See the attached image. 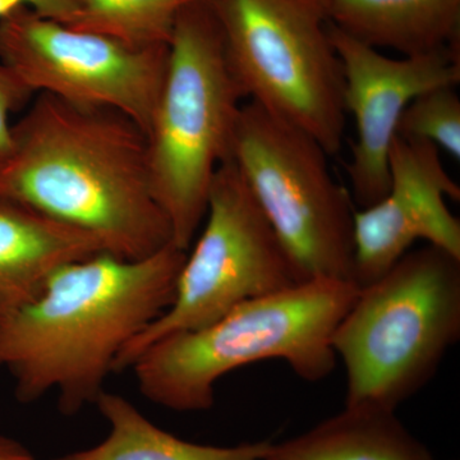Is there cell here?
<instances>
[{
	"instance_id": "1",
	"label": "cell",
	"mask_w": 460,
	"mask_h": 460,
	"mask_svg": "<svg viewBox=\"0 0 460 460\" xmlns=\"http://www.w3.org/2000/svg\"><path fill=\"white\" fill-rule=\"evenodd\" d=\"M0 195L83 230L122 259H142L172 243L151 190L146 135L114 109L36 93L12 126Z\"/></svg>"
},
{
	"instance_id": "2",
	"label": "cell",
	"mask_w": 460,
	"mask_h": 460,
	"mask_svg": "<svg viewBox=\"0 0 460 460\" xmlns=\"http://www.w3.org/2000/svg\"><path fill=\"white\" fill-rule=\"evenodd\" d=\"M186 253L169 243L142 259L75 260L0 319V368L18 401L57 393L63 414L95 404L120 352L172 304Z\"/></svg>"
},
{
	"instance_id": "3",
	"label": "cell",
	"mask_w": 460,
	"mask_h": 460,
	"mask_svg": "<svg viewBox=\"0 0 460 460\" xmlns=\"http://www.w3.org/2000/svg\"><path fill=\"white\" fill-rule=\"evenodd\" d=\"M358 292L353 281H302L244 302L204 328L160 339L129 370L145 398L177 411L210 410L220 378L265 359H283L310 383L323 380L337 365L332 334Z\"/></svg>"
},
{
	"instance_id": "4",
	"label": "cell",
	"mask_w": 460,
	"mask_h": 460,
	"mask_svg": "<svg viewBox=\"0 0 460 460\" xmlns=\"http://www.w3.org/2000/svg\"><path fill=\"white\" fill-rule=\"evenodd\" d=\"M164 81L146 129L151 190L189 251L205 219L211 184L228 159L246 99L210 0L183 9L168 44Z\"/></svg>"
},
{
	"instance_id": "5",
	"label": "cell",
	"mask_w": 460,
	"mask_h": 460,
	"mask_svg": "<svg viewBox=\"0 0 460 460\" xmlns=\"http://www.w3.org/2000/svg\"><path fill=\"white\" fill-rule=\"evenodd\" d=\"M460 338V259L426 244L359 288L332 347L347 371L345 405L394 411L435 376Z\"/></svg>"
},
{
	"instance_id": "6",
	"label": "cell",
	"mask_w": 460,
	"mask_h": 460,
	"mask_svg": "<svg viewBox=\"0 0 460 460\" xmlns=\"http://www.w3.org/2000/svg\"><path fill=\"white\" fill-rule=\"evenodd\" d=\"M246 99L314 138L329 156L347 124L344 78L319 0H210Z\"/></svg>"
},
{
	"instance_id": "7",
	"label": "cell",
	"mask_w": 460,
	"mask_h": 460,
	"mask_svg": "<svg viewBox=\"0 0 460 460\" xmlns=\"http://www.w3.org/2000/svg\"><path fill=\"white\" fill-rule=\"evenodd\" d=\"M328 156L293 124L256 102L242 105L228 159L296 270L305 280L353 281L357 208L332 178Z\"/></svg>"
},
{
	"instance_id": "8",
	"label": "cell",
	"mask_w": 460,
	"mask_h": 460,
	"mask_svg": "<svg viewBox=\"0 0 460 460\" xmlns=\"http://www.w3.org/2000/svg\"><path fill=\"white\" fill-rule=\"evenodd\" d=\"M202 224L172 304L127 344L115 371L129 370L160 339L204 328L244 302L305 281L232 160L215 172Z\"/></svg>"
},
{
	"instance_id": "9",
	"label": "cell",
	"mask_w": 460,
	"mask_h": 460,
	"mask_svg": "<svg viewBox=\"0 0 460 460\" xmlns=\"http://www.w3.org/2000/svg\"><path fill=\"white\" fill-rule=\"evenodd\" d=\"M168 45L136 48L42 17L22 7L0 20V62L35 93L72 104L108 108L135 120L146 135Z\"/></svg>"
},
{
	"instance_id": "10",
	"label": "cell",
	"mask_w": 460,
	"mask_h": 460,
	"mask_svg": "<svg viewBox=\"0 0 460 460\" xmlns=\"http://www.w3.org/2000/svg\"><path fill=\"white\" fill-rule=\"evenodd\" d=\"M341 59L344 104L357 140L347 165L354 205L370 208L390 186L389 154L399 120L420 93L460 81V44L394 59L329 23Z\"/></svg>"
},
{
	"instance_id": "11",
	"label": "cell",
	"mask_w": 460,
	"mask_h": 460,
	"mask_svg": "<svg viewBox=\"0 0 460 460\" xmlns=\"http://www.w3.org/2000/svg\"><path fill=\"white\" fill-rule=\"evenodd\" d=\"M389 190L354 214L353 281L368 286L426 241L460 259V222L447 199H460L438 148L428 141L396 137L389 154Z\"/></svg>"
},
{
	"instance_id": "12",
	"label": "cell",
	"mask_w": 460,
	"mask_h": 460,
	"mask_svg": "<svg viewBox=\"0 0 460 460\" xmlns=\"http://www.w3.org/2000/svg\"><path fill=\"white\" fill-rule=\"evenodd\" d=\"M99 252L93 235L0 195V319L38 296L58 269Z\"/></svg>"
},
{
	"instance_id": "13",
	"label": "cell",
	"mask_w": 460,
	"mask_h": 460,
	"mask_svg": "<svg viewBox=\"0 0 460 460\" xmlns=\"http://www.w3.org/2000/svg\"><path fill=\"white\" fill-rule=\"evenodd\" d=\"M329 23L370 47L402 54L460 44V0H319Z\"/></svg>"
},
{
	"instance_id": "14",
	"label": "cell",
	"mask_w": 460,
	"mask_h": 460,
	"mask_svg": "<svg viewBox=\"0 0 460 460\" xmlns=\"http://www.w3.org/2000/svg\"><path fill=\"white\" fill-rule=\"evenodd\" d=\"M262 460H438L396 416L367 405L348 407L283 443L269 441Z\"/></svg>"
},
{
	"instance_id": "15",
	"label": "cell",
	"mask_w": 460,
	"mask_h": 460,
	"mask_svg": "<svg viewBox=\"0 0 460 460\" xmlns=\"http://www.w3.org/2000/svg\"><path fill=\"white\" fill-rule=\"evenodd\" d=\"M96 407L109 423V434L89 449L56 460H262L269 441L235 447L190 443L157 428L128 399L107 390Z\"/></svg>"
},
{
	"instance_id": "16",
	"label": "cell",
	"mask_w": 460,
	"mask_h": 460,
	"mask_svg": "<svg viewBox=\"0 0 460 460\" xmlns=\"http://www.w3.org/2000/svg\"><path fill=\"white\" fill-rule=\"evenodd\" d=\"M205 0H83L72 27L111 36L136 48L168 45L184 8Z\"/></svg>"
},
{
	"instance_id": "17",
	"label": "cell",
	"mask_w": 460,
	"mask_h": 460,
	"mask_svg": "<svg viewBox=\"0 0 460 460\" xmlns=\"http://www.w3.org/2000/svg\"><path fill=\"white\" fill-rule=\"evenodd\" d=\"M396 136L428 141L460 160V99L456 86L438 87L417 96L398 124Z\"/></svg>"
},
{
	"instance_id": "18",
	"label": "cell",
	"mask_w": 460,
	"mask_h": 460,
	"mask_svg": "<svg viewBox=\"0 0 460 460\" xmlns=\"http://www.w3.org/2000/svg\"><path fill=\"white\" fill-rule=\"evenodd\" d=\"M35 95L9 66L0 62V166L11 151V115L26 108Z\"/></svg>"
},
{
	"instance_id": "19",
	"label": "cell",
	"mask_w": 460,
	"mask_h": 460,
	"mask_svg": "<svg viewBox=\"0 0 460 460\" xmlns=\"http://www.w3.org/2000/svg\"><path fill=\"white\" fill-rule=\"evenodd\" d=\"M22 7L32 9L42 17L72 25L83 9V0H0V20Z\"/></svg>"
},
{
	"instance_id": "20",
	"label": "cell",
	"mask_w": 460,
	"mask_h": 460,
	"mask_svg": "<svg viewBox=\"0 0 460 460\" xmlns=\"http://www.w3.org/2000/svg\"><path fill=\"white\" fill-rule=\"evenodd\" d=\"M0 460H36L32 453L13 438L0 436Z\"/></svg>"
}]
</instances>
